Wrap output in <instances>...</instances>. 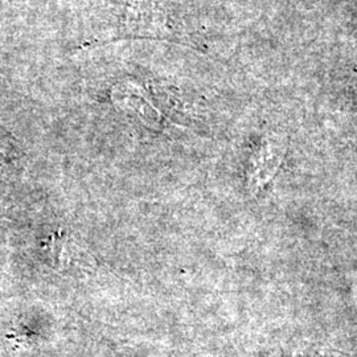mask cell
<instances>
[{"label":"cell","instance_id":"6da1fadb","mask_svg":"<svg viewBox=\"0 0 357 357\" xmlns=\"http://www.w3.org/2000/svg\"><path fill=\"white\" fill-rule=\"evenodd\" d=\"M283 150L271 144L265 146L258 153L253 171L249 178L250 191L253 193L261 191L277 175L282 165Z\"/></svg>","mask_w":357,"mask_h":357}]
</instances>
